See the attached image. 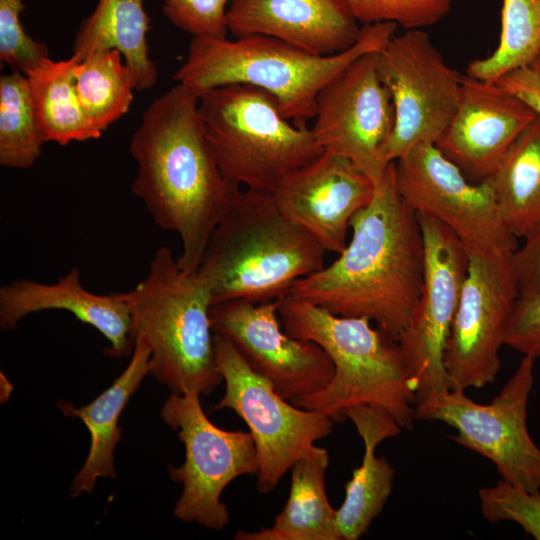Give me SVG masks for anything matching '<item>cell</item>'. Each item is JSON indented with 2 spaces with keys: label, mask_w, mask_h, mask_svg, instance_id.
Here are the masks:
<instances>
[{
  "label": "cell",
  "mask_w": 540,
  "mask_h": 540,
  "mask_svg": "<svg viewBox=\"0 0 540 540\" xmlns=\"http://www.w3.org/2000/svg\"><path fill=\"white\" fill-rule=\"evenodd\" d=\"M200 94L181 85L156 98L130 140L131 191L163 230L178 234L179 266L198 269L209 237L240 186L222 173L199 113Z\"/></svg>",
  "instance_id": "obj_1"
},
{
  "label": "cell",
  "mask_w": 540,
  "mask_h": 540,
  "mask_svg": "<svg viewBox=\"0 0 540 540\" xmlns=\"http://www.w3.org/2000/svg\"><path fill=\"white\" fill-rule=\"evenodd\" d=\"M350 228L339 257L295 281L289 294L338 316L368 318L398 340L422 291L425 250L417 214L397 190L395 162Z\"/></svg>",
  "instance_id": "obj_2"
},
{
  "label": "cell",
  "mask_w": 540,
  "mask_h": 540,
  "mask_svg": "<svg viewBox=\"0 0 540 540\" xmlns=\"http://www.w3.org/2000/svg\"><path fill=\"white\" fill-rule=\"evenodd\" d=\"M397 27L389 22L364 25L351 48L329 56L264 35L233 40L195 36L172 78L200 95L230 84L255 86L272 95L286 119L307 125L323 87L360 56L381 51Z\"/></svg>",
  "instance_id": "obj_3"
},
{
  "label": "cell",
  "mask_w": 540,
  "mask_h": 540,
  "mask_svg": "<svg viewBox=\"0 0 540 540\" xmlns=\"http://www.w3.org/2000/svg\"><path fill=\"white\" fill-rule=\"evenodd\" d=\"M279 316L290 336L319 345L334 366L325 387L290 402L338 423L352 407L378 406L402 429H412L416 395L397 339L368 318L338 316L289 293L280 299Z\"/></svg>",
  "instance_id": "obj_4"
},
{
  "label": "cell",
  "mask_w": 540,
  "mask_h": 540,
  "mask_svg": "<svg viewBox=\"0 0 540 540\" xmlns=\"http://www.w3.org/2000/svg\"><path fill=\"white\" fill-rule=\"evenodd\" d=\"M326 250L288 219L269 192L241 191L212 231L196 270L212 305L253 303L287 295L295 281L324 267Z\"/></svg>",
  "instance_id": "obj_5"
},
{
  "label": "cell",
  "mask_w": 540,
  "mask_h": 540,
  "mask_svg": "<svg viewBox=\"0 0 540 540\" xmlns=\"http://www.w3.org/2000/svg\"><path fill=\"white\" fill-rule=\"evenodd\" d=\"M132 338L151 350L152 376L171 394L209 395L223 381L210 322L212 299L197 271L183 270L168 246L153 255L146 276L126 292Z\"/></svg>",
  "instance_id": "obj_6"
},
{
  "label": "cell",
  "mask_w": 540,
  "mask_h": 540,
  "mask_svg": "<svg viewBox=\"0 0 540 540\" xmlns=\"http://www.w3.org/2000/svg\"><path fill=\"white\" fill-rule=\"evenodd\" d=\"M199 113L222 173L246 189L270 193L324 152L311 128L286 119L272 95L252 85L203 92Z\"/></svg>",
  "instance_id": "obj_7"
},
{
  "label": "cell",
  "mask_w": 540,
  "mask_h": 540,
  "mask_svg": "<svg viewBox=\"0 0 540 540\" xmlns=\"http://www.w3.org/2000/svg\"><path fill=\"white\" fill-rule=\"evenodd\" d=\"M535 358L523 356L490 404L476 403L465 391L433 393L415 405V418L453 427L452 439L489 459L502 480L527 492H540V448L527 428Z\"/></svg>",
  "instance_id": "obj_8"
},
{
  "label": "cell",
  "mask_w": 540,
  "mask_h": 540,
  "mask_svg": "<svg viewBox=\"0 0 540 540\" xmlns=\"http://www.w3.org/2000/svg\"><path fill=\"white\" fill-rule=\"evenodd\" d=\"M164 422L185 448L181 466H169V476L183 490L173 515L186 523L222 530L230 515L221 495L237 477L256 475L258 458L250 432L217 427L204 413L196 392L171 394L161 408Z\"/></svg>",
  "instance_id": "obj_9"
},
{
  "label": "cell",
  "mask_w": 540,
  "mask_h": 540,
  "mask_svg": "<svg viewBox=\"0 0 540 540\" xmlns=\"http://www.w3.org/2000/svg\"><path fill=\"white\" fill-rule=\"evenodd\" d=\"M214 346L225 392L213 408L231 409L247 424L258 458L256 488L267 494L307 450L332 433L335 422L288 403L224 337L214 334Z\"/></svg>",
  "instance_id": "obj_10"
},
{
  "label": "cell",
  "mask_w": 540,
  "mask_h": 540,
  "mask_svg": "<svg viewBox=\"0 0 540 540\" xmlns=\"http://www.w3.org/2000/svg\"><path fill=\"white\" fill-rule=\"evenodd\" d=\"M377 69L394 107L393 131L381 150L388 165L418 144H436L457 109L462 75L423 29L394 35L378 53Z\"/></svg>",
  "instance_id": "obj_11"
},
{
  "label": "cell",
  "mask_w": 540,
  "mask_h": 540,
  "mask_svg": "<svg viewBox=\"0 0 540 540\" xmlns=\"http://www.w3.org/2000/svg\"><path fill=\"white\" fill-rule=\"evenodd\" d=\"M395 162L396 187L417 214L447 226L467 252L515 251L517 239L504 226L489 179L470 182L434 143L412 147Z\"/></svg>",
  "instance_id": "obj_12"
},
{
  "label": "cell",
  "mask_w": 540,
  "mask_h": 540,
  "mask_svg": "<svg viewBox=\"0 0 540 540\" xmlns=\"http://www.w3.org/2000/svg\"><path fill=\"white\" fill-rule=\"evenodd\" d=\"M417 214V213H416ZM424 250L422 291L398 343L416 403L451 390L444 352L468 269V252L443 223L417 214Z\"/></svg>",
  "instance_id": "obj_13"
},
{
  "label": "cell",
  "mask_w": 540,
  "mask_h": 540,
  "mask_svg": "<svg viewBox=\"0 0 540 540\" xmlns=\"http://www.w3.org/2000/svg\"><path fill=\"white\" fill-rule=\"evenodd\" d=\"M514 252H468V269L444 352L451 390L492 383L500 370L499 351L520 295Z\"/></svg>",
  "instance_id": "obj_14"
},
{
  "label": "cell",
  "mask_w": 540,
  "mask_h": 540,
  "mask_svg": "<svg viewBox=\"0 0 540 540\" xmlns=\"http://www.w3.org/2000/svg\"><path fill=\"white\" fill-rule=\"evenodd\" d=\"M379 52L360 56L323 87L311 127L324 151L349 159L374 184L390 164L381 160V150L395 120L390 94L378 74Z\"/></svg>",
  "instance_id": "obj_15"
},
{
  "label": "cell",
  "mask_w": 540,
  "mask_h": 540,
  "mask_svg": "<svg viewBox=\"0 0 540 540\" xmlns=\"http://www.w3.org/2000/svg\"><path fill=\"white\" fill-rule=\"evenodd\" d=\"M280 299L222 301L211 306L210 322L214 334L230 341L252 370L270 381L282 398L292 401L325 387L334 366L319 345L284 330Z\"/></svg>",
  "instance_id": "obj_16"
},
{
  "label": "cell",
  "mask_w": 540,
  "mask_h": 540,
  "mask_svg": "<svg viewBox=\"0 0 540 540\" xmlns=\"http://www.w3.org/2000/svg\"><path fill=\"white\" fill-rule=\"evenodd\" d=\"M374 188L352 161L324 151L270 194L282 214L310 232L326 251L340 254L352 217L370 203Z\"/></svg>",
  "instance_id": "obj_17"
},
{
  "label": "cell",
  "mask_w": 540,
  "mask_h": 540,
  "mask_svg": "<svg viewBox=\"0 0 540 540\" xmlns=\"http://www.w3.org/2000/svg\"><path fill=\"white\" fill-rule=\"evenodd\" d=\"M536 117L532 108L496 82L464 74L457 109L436 146L468 179L481 182L493 175Z\"/></svg>",
  "instance_id": "obj_18"
},
{
  "label": "cell",
  "mask_w": 540,
  "mask_h": 540,
  "mask_svg": "<svg viewBox=\"0 0 540 540\" xmlns=\"http://www.w3.org/2000/svg\"><path fill=\"white\" fill-rule=\"evenodd\" d=\"M226 21L235 38L269 36L320 56L348 50L361 33L344 0H230Z\"/></svg>",
  "instance_id": "obj_19"
},
{
  "label": "cell",
  "mask_w": 540,
  "mask_h": 540,
  "mask_svg": "<svg viewBox=\"0 0 540 540\" xmlns=\"http://www.w3.org/2000/svg\"><path fill=\"white\" fill-rule=\"evenodd\" d=\"M46 310L68 311L96 328L110 343L106 351L109 356L123 357L133 352L132 314L126 292L92 293L82 285L77 268L52 284L19 279L1 286L2 330H13L26 316Z\"/></svg>",
  "instance_id": "obj_20"
},
{
  "label": "cell",
  "mask_w": 540,
  "mask_h": 540,
  "mask_svg": "<svg viewBox=\"0 0 540 540\" xmlns=\"http://www.w3.org/2000/svg\"><path fill=\"white\" fill-rule=\"evenodd\" d=\"M150 372L151 350L143 337L136 336L129 364L93 401L78 408L66 400L57 402L65 416L79 418L90 433L89 452L72 481L71 497H78L83 492L91 493L100 477H117L114 450L121 440L118 420L130 397Z\"/></svg>",
  "instance_id": "obj_21"
},
{
  "label": "cell",
  "mask_w": 540,
  "mask_h": 540,
  "mask_svg": "<svg viewBox=\"0 0 540 540\" xmlns=\"http://www.w3.org/2000/svg\"><path fill=\"white\" fill-rule=\"evenodd\" d=\"M348 418L364 443L362 463L345 485V497L336 510V525L342 540H357L383 510L392 491L394 468L376 455L377 446L397 436L400 425L383 408L360 405L348 409Z\"/></svg>",
  "instance_id": "obj_22"
},
{
  "label": "cell",
  "mask_w": 540,
  "mask_h": 540,
  "mask_svg": "<svg viewBox=\"0 0 540 540\" xmlns=\"http://www.w3.org/2000/svg\"><path fill=\"white\" fill-rule=\"evenodd\" d=\"M329 454L313 445L291 467L286 504L269 528L238 531L237 540H342L326 492Z\"/></svg>",
  "instance_id": "obj_23"
},
{
  "label": "cell",
  "mask_w": 540,
  "mask_h": 540,
  "mask_svg": "<svg viewBox=\"0 0 540 540\" xmlns=\"http://www.w3.org/2000/svg\"><path fill=\"white\" fill-rule=\"evenodd\" d=\"M149 29L144 0H98L76 32L73 53L82 60L96 51L118 50L133 74L136 90L143 91L153 87L158 77L149 55Z\"/></svg>",
  "instance_id": "obj_24"
},
{
  "label": "cell",
  "mask_w": 540,
  "mask_h": 540,
  "mask_svg": "<svg viewBox=\"0 0 540 540\" xmlns=\"http://www.w3.org/2000/svg\"><path fill=\"white\" fill-rule=\"evenodd\" d=\"M500 218L524 239L540 222V116L522 131L488 178Z\"/></svg>",
  "instance_id": "obj_25"
},
{
  "label": "cell",
  "mask_w": 540,
  "mask_h": 540,
  "mask_svg": "<svg viewBox=\"0 0 540 540\" xmlns=\"http://www.w3.org/2000/svg\"><path fill=\"white\" fill-rule=\"evenodd\" d=\"M81 57L72 55L63 60L49 57L26 73L34 112L46 142L67 145L98 139L97 130L85 115L75 87L74 70Z\"/></svg>",
  "instance_id": "obj_26"
},
{
  "label": "cell",
  "mask_w": 540,
  "mask_h": 540,
  "mask_svg": "<svg viewBox=\"0 0 540 540\" xmlns=\"http://www.w3.org/2000/svg\"><path fill=\"white\" fill-rule=\"evenodd\" d=\"M74 75L79 102L97 130L103 133L127 113L136 85L118 50L89 54L77 64Z\"/></svg>",
  "instance_id": "obj_27"
},
{
  "label": "cell",
  "mask_w": 540,
  "mask_h": 540,
  "mask_svg": "<svg viewBox=\"0 0 540 540\" xmlns=\"http://www.w3.org/2000/svg\"><path fill=\"white\" fill-rule=\"evenodd\" d=\"M540 52V0H502L501 32L495 50L471 61L466 74L497 82L517 68L529 66Z\"/></svg>",
  "instance_id": "obj_28"
},
{
  "label": "cell",
  "mask_w": 540,
  "mask_h": 540,
  "mask_svg": "<svg viewBox=\"0 0 540 540\" xmlns=\"http://www.w3.org/2000/svg\"><path fill=\"white\" fill-rule=\"evenodd\" d=\"M45 143L40 132L26 74L12 71L0 77V165L28 169Z\"/></svg>",
  "instance_id": "obj_29"
},
{
  "label": "cell",
  "mask_w": 540,
  "mask_h": 540,
  "mask_svg": "<svg viewBox=\"0 0 540 540\" xmlns=\"http://www.w3.org/2000/svg\"><path fill=\"white\" fill-rule=\"evenodd\" d=\"M358 22L394 23L406 30L424 29L451 11L453 0H344Z\"/></svg>",
  "instance_id": "obj_30"
},
{
  "label": "cell",
  "mask_w": 540,
  "mask_h": 540,
  "mask_svg": "<svg viewBox=\"0 0 540 540\" xmlns=\"http://www.w3.org/2000/svg\"><path fill=\"white\" fill-rule=\"evenodd\" d=\"M480 510L489 522L512 521L540 540V492L531 493L504 480L478 492Z\"/></svg>",
  "instance_id": "obj_31"
},
{
  "label": "cell",
  "mask_w": 540,
  "mask_h": 540,
  "mask_svg": "<svg viewBox=\"0 0 540 540\" xmlns=\"http://www.w3.org/2000/svg\"><path fill=\"white\" fill-rule=\"evenodd\" d=\"M23 9V0H0V60L26 74L49 57V49L25 32L20 19Z\"/></svg>",
  "instance_id": "obj_32"
},
{
  "label": "cell",
  "mask_w": 540,
  "mask_h": 540,
  "mask_svg": "<svg viewBox=\"0 0 540 540\" xmlns=\"http://www.w3.org/2000/svg\"><path fill=\"white\" fill-rule=\"evenodd\" d=\"M230 0H163V13L177 28L195 36L227 37Z\"/></svg>",
  "instance_id": "obj_33"
},
{
  "label": "cell",
  "mask_w": 540,
  "mask_h": 540,
  "mask_svg": "<svg viewBox=\"0 0 540 540\" xmlns=\"http://www.w3.org/2000/svg\"><path fill=\"white\" fill-rule=\"evenodd\" d=\"M504 344L523 356L540 357V290L519 295L506 326Z\"/></svg>",
  "instance_id": "obj_34"
},
{
  "label": "cell",
  "mask_w": 540,
  "mask_h": 540,
  "mask_svg": "<svg viewBox=\"0 0 540 540\" xmlns=\"http://www.w3.org/2000/svg\"><path fill=\"white\" fill-rule=\"evenodd\" d=\"M520 295L540 290V222L514 252Z\"/></svg>",
  "instance_id": "obj_35"
},
{
  "label": "cell",
  "mask_w": 540,
  "mask_h": 540,
  "mask_svg": "<svg viewBox=\"0 0 540 540\" xmlns=\"http://www.w3.org/2000/svg\"><path fill=\"white\" fill-rule=\"evenodd\" d=\"M504 91L521 99L540 116V74L529 66L517 68L496 82Z\"/></svg>",
  "instance_id": "obj_36"
},
{
  "label": "cell",
  "mask_w": 540,
  "mask_h": 540,
  "mask_svg": "<svg viewBox=\"0 0 540 540\" xmlns=\"http://www.w3.org/2000/svg\"><path fill=\"white\" fill-rule=\"evenodd\" d=\"M529 67L540 74V52L534 58L532 63L529 65Z\"/></svg>",
  "instance_id": "obj_37"
}]
</instances>
